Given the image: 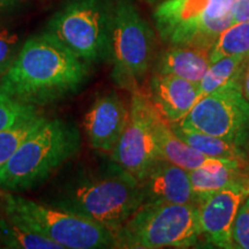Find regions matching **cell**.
<instances>
[{
  "mask_svg": "<svg viewBox=\"0 0 249 249\" xmlns=\"http://www.w3.org/2000/svg\"><path fill=\"white\" fill-rule=\"evenodd\" d=\"M157 114L148 93L140 89L132 91L128 119L116 148L111 152L112 160L140 182L156 161L160 160L156 133Z\"/></svg>",
  "mask_w": 249,
  "mask_h": 249,
  "instance_id": "10",
  "label": "cell"
},
{
  "mask_svg": "<svg viewBox=\"0 0 249 249\" xmlns=\"http://www.w3.org/2000/svg\"><path fill=\"white\" fill-rule=\"evenodd\" d=\"M117 248H189L200 240L198 205L144 202L116 232Z\"/></svg>",
  "mask_w": 249,
  "mask_h": 249,
  "instance_id": "5",
  "label": "cell"
},
{
  "mask_svg": "<svg viewBox=\"0 0 249 249\" xmlns=\"http://www.w3.org/2000/svg\"><path fill=\"white\" fill-rule=\"evenodd\" d=\"M249 54V22H236L218 36L210 51L211 62L225 57Z\"/></svg>",
  "mask_w": 249,
  "mask_h": 249,
  "instance_id": "22",
  "label": "cell"
},
{
  "mask_svg": "<svg viewBox=\"0 0 249 249\" xmlns=\"http://www.w3.org/2000/svg\"><path fill=\"white\" fill-rule=\"evenodd\" d=\"M211 64L210 50L196 46H170L155 64L156 73L171 74L200 83Z\"/></svg>",
  "mask_w": 249,
  "mask_h": 249,
  "instance_id": "16",
  "label": "cell"
},
{
  "mask_svg": "<svg viewBox=\"0 0 249 249\" xmlns=\"http://www.w3.org/2000/svg\"><path fill=\"white\" fill-rule=\"evenodd\" d=\"M171 127L179 139H181L183 142L202 154L210 156V157L226 158V160L247 163L245 160L244 151L233 142L209 135V134L183 128L178 124H171Z\"/></svg>",
  "mask_w": 249,
  "mask_h": 249,
  "instance_id": "19",
  "label": "cell"
},
{
  "mask_svg": "<svg viewBox=\"0 0 249 249\" xmlns=\"http://www.w3.org/2000/svg\"><path fill=\"white\" fill-rule=\"evenodd\" d=\"M193 192L195 193L197 201L205 196L219 192L227 187L242 183L249 180V171L246 173L244 169L235 166L213 167V169H197L189 171ZM198 205V204H197Z\"/></svg>",
  "mask_w": 249,
  "mask_h": 249,
  "instance_id": "18",
  "label": "cell"
},
{
  "mask_svg": "<svg viewBox=\"0 0 249 249\" xmlns=\"http://www.w3.org/2000/svg\"><path fill=\"white\" fill-rule=\"evenodd\" d=\"M179 126L242 147L249 132V101L240 81H233L198 99Z\"/></svg>",
  "mask_w": 249,
  "mask_h": 249,
  "instance_id": "8",
  "label": "cell"
},
{
  "mask_svg": "<svg viewBox=\"0 0 249 249\" xmlns=\"http://www.w3.org/2000/svg\"><path fill=\"white\" fill-rule=\"evenodd\" d=\"M149 87L152 105L171 124L182 120L202 97L198 83L171 74L154 71Z\"/></svg>",
  "mask_w": 249,
  "mask_h": 249,
  "instance_id": "13",
  "label": "cell"
},
{
  "mask_svg": "<svg viewBox=\"0 0 249 249\" xmlns=\"http://www.w3.org/2000/svg\"><path fill=\"white\" fill-rule=\"evenodd\" d=\"M38 111L39 107L21 103L0 88V130L13 126Z\"/></svg>",
  "mask_w": 249,
  "mask_h": 249,
  "instance_id": "23",
  "label": "cell"
},
{
  "mask_svg": "<svg viewBox=\"0 0 249 249\" xmlns=\"http://www.w3.org/2000/svg\"><path fill=\"white\" fill-rule=\"evenodd\" d=\"M147 1H150V2H157V1H161V0H147Z\"/></svg>",
  "mask_w": 249,
  "mask_h": 249,
  "instance_id": "29",
  "label": "cell"
},
{
  "mask_svg": "<svg viewBox=\"0 0 249 249\" xmlns=\"http://www.w3.org/2000/svg\"><path fill=\"white\" fill-rule=\"evenodd\" d=\"M0 247L9 249H62L34 231L14 214L0 209Z\"/></svg>",
  "mask_w": 249,
  "mask_h": 249,
  "instance_id": "17",
  "label": "cell"
},
{
  "mask_svg": "<svg viewBox=\"0 0 249 249\" xmlns=\"http://www.w3.org/2000/svg\"><path fill=\"white\" fill-rule=\"evenodd\" d=\"M241 87L245 97L249 101V54L246 57L244 73H242L241 77Z\"/></svg>",
  "mask_w": 249,
  "mask_h": 249,
  "instance_id": "28",
  "label": "cell"
},
{
  "mask_svg": "<svg viewBox=\"0 0 249 249\" xmlns=\"http://www.w3.org/2000/svg\"><path fill=\"white\" fill-rule=\"evenodd\" d=\"M156 133H157L160 158L178 165L186 171L213 169V167L224 166V165L241 167V169H245L247 166V163H244V161L210 157V156L195 150L194 148H192L191 145L187 144L186 142H183L181 139H179L176 135L172 127H171V124L160 113L157 114Z\"/></svg>",
  "mask_w": 249,
  "mask_h": 249,
  "instance_id": "15",
  "label": "cell"
},
{
  "mask_svg": "<svg viewBox=\"0 0 249 249\" xmlns=\"http://www.w3.org/2000/svg\"><path fill=\"white\" fill-rule=\"evenodd\" d=\"M144 202L142 185L112 160L102 172L67 179L48 203L107 227L116 234Z\"/></svg>",
  "mask_w": 249,
  "mask_h": 249,
  "instance_id": "2",
  "label": "cell"
},
{
  "mask_svg": "<svg viewBox=\"0 0 249 249\" xmlns=\"http://www.w3.org/2000/svg\"><path fill=\"white\" fill-rule=\"evenodd\" d=\"M249 196V180L205 196L198 202L201 236L217 248H234L233 224L241 204Z\"/></svg>",
  "mask_w": 249,
  "mask_h": 249,
  "instance_id": "11",
  "label": "cell"
},
{
  "mask_svg": "<svg viewBox=\"0 0 249 249\" xmlns=\"http://www.w3.org/2000/svg\"><path fill=\"white\" fill-rule=\"evenodd\" d=\"M128 119V107L117 92L111 91L93 102L83 127L89 144L96 150L112 152Z\"/></svg>",
  "mask_w": 249,
  "mask_h": 249,
  "instance_id": "12",
  "label": "cell"
},
{
  "mask_svg": "<svg viewBox=\"0 0 249 249\" xmlns=\"http://www.w3.org/2000/svg\"><path fill=\"white\" fill-rule=\"evenodd\" d=\"M112 2L71 0L53 15L49 33L87 64L110 60Z\"/></svg>",
  "mask_w": 249,
  "mask_h": 249,
  "instance_id": "7",
  "label": "cell"
},
{
  "mask_svg": "<svg viewBox=\"0 0 249 249\" xmlns=\"http://www.w3.org/2000/svg\"><path fill=\"white\" fill-rule=\"evenodd\" d=\"M144 202L198 204L193 192L189 171L166 160H158L141 181ZM143 202V203H144Z\"/></svg>",
  "mask_w": 249,
  "mask_h": 249,
  "instance_id": "14",
  "label": "cell"
},
{
  "mask_svg": "<svg viewBox=\"0 0 249 249\" xmlns=\"http://www.w3.org/2000/svg\"><path fill=\"white\" fill-rule=\"evenodd\" d=\"M26 0H0V17L11 13L17 9L18 6L22 5Z\"/></svg>",
  "mask_w": 249,
  "mask_h": 249,
  "instance_id": "27",
  "label": "cell"
},
{
  "mask_svg": "<svg viewBox=\"0 0 249 249\" xmlns=\"http://www.w3.org/2000/svg\"><path fill=\"white\" fill-rule=\"evenodd\" d=\"M90 77V65L50 34L30 37L0 88L24 104L42 107L75 95Z\"/></svg>",
  "mask_w": 249,
  "mask_h": 249,
  "instance_id": "1",
  "label": "cell"
},
{
  "mask_svg": "<svg viewBox=\"0 0 249 249\" xmlns=\"http://www.w3.org/2000/svg\"><path fill=\"white\" fill-rule=\"evenodd\" d=\"M48 120L40 110L13 126L0 130V171L11 160L22 143Z\"/></svg>",
  "mask_w": 249,
  "mask_h": 249,
  "instance_id": "20",
  "label": "cell"
},
{
  "mask_svg": "<svg viewBox=\"0 0 249 249\" xmlns=\"http://www.w3.org/2000/svg\"><path fill=\"white\" fill-rule=\"evenodd\" d=\"M80 149L81 134L76 124L48 119L0 171V191L21 193L43 185Z\"/></svg>",
  "mask_w": 249,
  "mask_h": 249,
  "instance_id": "3",
  "label": "cell"
},
{
  "mask_svg": "<svg viewBox=\"0 0 249 249\" xmlns=\"http://www.w3.org/2000/svg\"><path fill=\"white\" fill-rule=\"evenodd\" d=\"M246 57L233 55V57H225L211 62L207 73L204 74V76L198 83L201 95L204 96L207 93L213 92L233 81L241 82Z\"/></svg>",
  "mask_w": 249,
  "mask_h": 249,
  "instance_id": "21",
  "label": "cell"
},
{
  "mask_svg": "<svg viewBox=\"0 0 249 249\" xmlns=\"http://www.w3.org/2000/svg\"><path fill=\"white\" fill-rule=\"evenodd\" d=\"M232 235L234 248L249 249V196L236 213Z\"/></svg>",
  "mask_w": 249,
  "mask_h": 249,
  "instance_id": "25",
  "label": "cell"
},
{
  "mask_svg": "<svg viewBox=\"0 0 249 249\" xmlns=\"http://www.w3.org/2000/svg\"><path fill=\"white\" fill-rule=\"evenodd\" d=\"M20 49V37L0 24V77L13 65Z\"/></svg>",
  "mask_w": 249,
  "mask_h": 249,
  "instance_id": "24",
  "label": "cell"
},
{
  "mask_svg": "<svg viewBox=\"0 0 249 249\" xmlns=\"http://www.w3.org/2000/svg\"><path fill=\"white\" fill-rule=\"evenodd\" d=\"M0 209L14 214L62 249L117 248L116 235L107 227L52 204L0 191Z\"/></svg>",
  "mask_w": 249,
  "mask_h": 249,
  "instance_id": "4",
  "label": "cell"
},
{
  "mask_svg": "<svg viewBox=\"0 0 249 249\" xmlns=\"http://www.w3.org/2000/svg\"><path fill=\"white\" fill-rule=\"evenodd\" d=\"M233 22H249V0H236L232 9Z\"/></svg>",
  "mask_w": 249,
  "mask_h": 249,
  "instance_id": "26",
  "label": "cell"
},
{
  "mask_svg": "<svg viewBox=\"0 0 249 249\" xmlns=\"http://www.w3.org/2000/svg\"><path fill=\"white\" fill-rule=\"evenodd\" d=\"M161 40L170 46L187 45L210 50L218 36L232 26L213 18L210 0H163L154 12Z\"/></svg>",
  "mask_w": 249,
  "mask_h": 249,
  "instance_id": "9",
  "label": "cell"
},
{
  "mask_svg": "<svg viewBox=\"0 0 249 249\" xmlns=\"http://www.w3.org/2000/svg\"><path fill=\"white\" fill-rule=\"evenodd\" d=\"M155 58V34L132 0L112 2L110 60L121 88L140 89Z\"/></svg>",
  "mask_w": 249,
  "mask_h": 249,
  "instance_id": "6",
  "label": "cell"
}]
</instances>
